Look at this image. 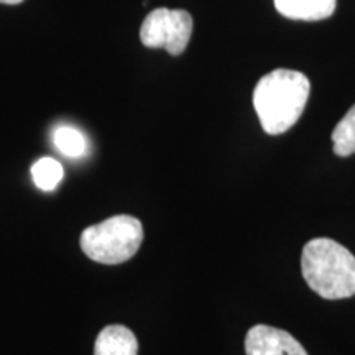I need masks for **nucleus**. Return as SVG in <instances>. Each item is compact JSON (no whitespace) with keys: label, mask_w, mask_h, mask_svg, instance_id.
<instances>
[{"label":"nucleus","mask_w":355,"mask_h":355,"mask_svg":"<svg viewBox=\"0 0 355 355\" xmlns=\"http://www.w3.org/2000/svg\"><path fill=\"white\" fill-rule=\"evenodd\" d=\"M301 272L308 286L324 300L355 295V257L332 239L319 237L306 243Z\"/></svg>","instance_id":"nucleus-2"},{"label":"nucleus","mask_w":355,"mask_h":355,"mask_svg":"<svg viewBox=\"0 0 355 355\" xmlns=\"http://www.w3.org/2000/svg\"><path fill=\"white\" fill-rule=\"evenodd\" d=\"M24 0H0V3H6V6H17V3H21Z\"/></svg>","instance_id":"nucleus-11"},{"label":"nucleus","mask_w":355,"mask_h":355,"mask_svg":"<svg viewBox=\"0 0 355 355\" xmlns=\"http://www.w3.org/2000/svg\"><path fill=\"white\" fill-rule=\"evenodd\" d=\"M331 139L337 157L345 158L355 153V104L337 123Z\"/></svg>","instance_id":"nucleus-9"},{"label":"nucleus","mask_w":355,"mask_h":355,"mask_svg":"<svg viewBox=\"0 0 355 355\" xmlns=\"http://www.w3.org/2000/svg\"><path fill=\"white\" fill-rule=\"evenodd\" d=\"M194 20L181 8H157L140 26V40L146 48H165L173 56L183 55L193 35Z\"/></svg>","instance_id":"nucleus-4"},{"label":"nucleus","mask_w":355,"mask_h":355,"mask_svg":"<svg viewBox=\"0 0 355 355\" xmlns=\"http://www.w3.org/2000/svg\"><path fill=\"white\" fill-rule=\"evenodd\" d=\"M337 0H275V7L291 20L318 21L329 19L336 10Z\"/></svg>","instance_id":"nucleus-7"},{"label":"nucleus","mask_w":355,"mask_h":355,"mask_svg":"<svg viewBox=\"0 0 355 355\" xmlns=\"http://www.w3.org/2000/svg\"><path fill=\"white\" fill-rule=\"evenodd\" d=\"M139 340L133 332L121 324L104 327L94 345V355H137Z\"/></svg>","instance_id":"nucleus-6"},{"label":"nucleus","mask_w":355,"mask_h":355,"mask_svg":"<svg viewBox=\"0 0 355 355\" xmlns=\"http://www.w3.org/2000/svg\"><path fill=\"white\" fill-rule=\"evenodd\" d=\"M247 355H308L306 349L290 332L259 324L247 332Z\"/></svg>","instance_id":"nucleus-5"},{"label":"nucleus","mask_w":355,"mask_h":355,"mask_svg":"<svg viewBox=\"0 0 355 355\" xmlns=\"http://www.w3.org/2000/svg\"><path fill=\"white\" fill-rule=\"evenodd\" d=\"M144 225L133 216L121 214L84 229L81 248L87 259L102 265H121L139 252Z\"/></svg>","instance_id":"nucleus-3"},{"label":"nucleus","mask_w":355,"mask_h":355,"mask_svg":"<svg viewBox=\"0 0 355 355\" xmlns=\"http://www.w3.org/2000/svg\"><path fill=\"white\" fill-rule=\"evenodd\" d=\"M33 183L42 191H55L56 186L63 181L64 170L63 165L55 158H40L32 166Z\"/></svg>","instance_id":"nucleus-10"},{"label":"nucleus","mask_w":355,"mask_h":355,"mask_svg":"<svg viewBox=\"0 0 355 355\" xmlns=\"http://www.w3.org/2000/svg\"><path fill=\"white\" fill-rule=\"evenodd\" d=\"M56 150L68 158H83L87 153V140L76 127L60 125L53 132Z\"/></svg>","instance_id":"nucleus-8"},{"label":"nucleus","mask_w":355,"mask_h":355,"mask_svg":"<svg viewBox=\"0 0 355 355\" xmlns=\"http://www.w3.org/2000/svg\"><path fill=\"white\" fill-rule=\"evenodd\" d=\"M311 83L293 69H275L257 83L254 107L268 135L285 133L300 121L309 99Z\"/></svg>","instance_id":"nucleus-1"}]
</instances>
